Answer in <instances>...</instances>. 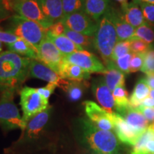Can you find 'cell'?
Masks as SVG:
<instances>
[{
    "instance_id": "obj_8",
    "label": "cell",
    "mask_w": 154,
    "mask_h": 154,
    "mask_svg": "<svg viewBox=\"0 0 154 154\" xmlns=\"http://www.w3.org/2000/svg\"><path fill=\"white\" fill-rule=\"evenodd\" d=\"M61 22L65 27L84 35L94 36L99 26L96 22L85 11H80L63 17Z\"/></svg>"
},
{
    "instance_id": "obj_42",
    "label": "cell",
    "mask_w": 154,
    "mask_h": 154,
    "mask_svg": "<svg viewBox=\"0 0 154 154\" xmlns=\"http://www.w3.org/2000/svg\"><path fill=\"white\" fill-rule=\"evenodd\" d=\"M9 14V11L6 7L5 1L0 0V19H2L8 17Z\"/></svg>"
},
{
    "instance_id": "obj_43",
    "label": "cell",
    "mask_w": 154,
    "mask_h": 154,
    "mask_svg": "<svg viewBox=\"0 0 154 154\" xmlns=\"http://www.w3.org/2000/svg\"><path fill=\"white\" fill-rule=\"evenodd\" d=\"M145 79L149 87L151 88V89H154V73L146 74Z\"/></svg>"
},
{
    "instance_id": "obj_18",
    "label": "cell",
    "mask_w": 154,
    "mask_h": 154,
    "mask_svg": "<svg viewBox=\"0 0 154 154\" xmlns=\"http://www.w3.org/2000/svg\"><path fill=\"white\" fill-rule=\"evenodd\" d=\"M51 110V106H49L46 110L32 117L26 123V128L24 130L26 138H34L38 137L49 121Z\"/></svg>"
},
{
    "instance_id": "obj_21",
    "label": "cell",
    "mask_w": 154,
    "mask_h": 154,
    "mask_svg": "<svg viewBox=\"0 0 154 154\" xmlns=\"http://www.w3.org/2000/svg\"><path fill=\"white\" fill-rule=\"evenodd\" d=\"M42 12L51 22H60L63 18L62 0H36Z\"/></svg>"
},
{
    "instance_id": "obj_15",
    "label": "cell",
    "mask_w": 154,
    "mask_h": 154,
    "mask_svg": "<svg viewBox=\"0 0 154 154\" xmlns=\"http://www.w3.org/2000/svg\"><path fill=\"white\" fill-rule=\"evenodd\" d=\"M92 91L99 104L108 113L114 112L115 102L113 94L110 89L106 84L104 79L98 78L94 80L91 86Z\"/></svg>"
},
{
    "instance_id": "obj_41",
    "label": "cell",
    "mask_w": 154,
    "mask_h": 154,
    "mask_svg": "<svg viewBox=\"0 0 154 154\" xmlns=\"http://www.w3.org/2000/svg\"><path fill=\"white\" fill-rule=\"evenodd\" d=\"M138 111L143 113L149 121H154V107H143L140 106L138 109Z\"/></svg>"
},
{
    "instance_id": "obj_7",
    "label": "cell",
    "mask_w": 154,
    "mask_h": 154,
    "mask_svg": "<svg viewBox=\"0 0 154 154\" xmlns=\"http://www.w3.org/2000/svg\"><path fill=\"white\" fill-rule=\"evenodd\" d=\"M12 8L19 16L38 23L45 29L53 24L42 12L36 0H15Z\"/></svg>"
},
{
    "instance_id": "obj_10",
    "label": "cell",
    "mask_w": 154,
    "mask_h": 154,
    "mask_svg": "<svg viewBox=\"0 0 154 154\" xmlns=\"http://www.w3.org/2000/svg\"><path fill=\"white\" fill-rule=\"evenodd\" d=\"M65 59L91 74H103L106 71V66L99 58L87 50L76 51L65 57Z\"/></svg>"
},
{
    "instance_id": "obj_39",
    "label": "cell",
    "mask_w": 154,
    "mask_h": 154,
    "mask_svg": "<svg viewBox=\"0 0 154 154\" xmlns=\"http://www.w3.org/2000/svg\"><path fill=\"white\" fill-rule=\"evenodd\" d=\"M19 38L18 36L11 33L9 31H3L0 29V42L2 43L10 44L17 42Z\"/></svg>"
},
{
    "instance_id": "obj_17",
    "label": "cell",
    "mask_w": 154,
    "mask_h": 154,
    "mask_svg": "<svg viewBox=\"0 0 154 154\" xmlns=\"http://www.w3.org/2000/svg\"><path fill=\"white\" fill-rule=\"evenodd\" d=\"M121 15L126 22L133 27H138L147 23L144 19L143 12L139 5L136 2H127L121 5Z\"/></svg>"
},
{
    "instance_id": "obj_34",
    "label": "cell",
    "mask_w": 154,
    "mask_h": 154,
    "mask_svg": "<svg viewBox=\"0 0 154 154\" xmlns=\"http://www.w3.org/2000/svg\"><path fill=\"white\" fill-rule=\"evenodd\" d=\"M130 48L133 54H145L151 48V46L140 38H133L130 40Z\"/></svg>"
},
{
    "instance_id": "obj_14",
    "label": "cell",
    "mask_w": 154,
    "mask_h": 154,
    "mask_svg": "<svg viewBox=\"0 0 154 154\" xmlns=\"http://www.w3.org/2000/svg\"><path fill=\"white\" fill-rule=\"evenodd\" d=\"M105 14L113 23L116 31L119 42L131 39L134 36L135 29L124 20L121 11L111 5Z\"/></svg>"
},
{
    "instance_id": "obj_38",
    "label": "cell",
    "mask_w": 154,
    "mask_h": 154,
    "mask_svg": "<svg viewBox=\"0 0 154 154\" xmlns=\"http://www.w3.org/2000/svg\"><path fill=\"white\" fill-rule=\"evenodd\" d=\"M64 25L60 21L54 23L51 26L46 29V32L53 36H61L64 34Z\"/></svg>"
},
{
    "instance_id": "obj_51",
    "label": "cell",
    "mask_w": 154,
    "mask_h": 154,
    "mask_svg": "<svg viewBox=\"0 0 154 154\" xmlns=\"http://www.w3.org/2000/svg\"><path fill=\"white\" fill-rule=\"evenodd\" d=\"M153 154H154V153H153Z\"/></svg>"
},
{
    "instance_id": "obj_4",
    "label": "cell",
    "mask_w": 154,
    "mask_h": 154,
    "mask_svg": "<svg viewBox=\"0 0 154 154\" xmlns=\"http://www.w3.org/2000/svg\"><path fill=\"white\" fill-rule=\"evenodd\" d=\"M94 37V48L106 64L111 61L113 49L119 42L114 26L106 14L100 19L98 29Z\"/></svg>"
},
{
    "instance_id": "obj_27",
    "label": "cell",
    "mask_w": 154,
    "mask_h": 154,
    "mask_svg": "<svg viewBox=\"0 0 154 154\" xmlns=\"http://www.w3.org/2000/svg\"><path fill=\"white\" fill-rule=\"evenodd\" d=\"M9 51H12L19 55L24 56L30 59H37V53L24 40L19 38L17 42L10 44H7Z\"/></svg>"
},
{
    "instance_id": "obj_6",
    "label": "cell",
    "mask_w": 154,
    "mask_h": 154,
    "mask_svg": "<svg viewBox=\"0 0 154 154\" xmlns=\"http://www.w3.org/2000/svg\"><path fill=\"white\" fill-rule=\"evenodd\" d=\"M20 105L23 112V121L26 125L32 117L49 106V101L44 99L36 88L29 86H24L21 90Z\"/></svg>"
},
{
    "instance_id": "obj_25",
    "label": "cell",
    "mask_w": 154,
    "mask_h": 154,
    "mask_svg": "<svg viewBox=\"0 0 154 154\" xmlns=\"http://www.w3.org/2000/svg\"><path fill=\"white\" fill-rule=\"evenodd\" d=\"M88 83L85 82H75L67 80L66 84L62 89L66 92L70 101H77L82 99L84 89L87 87Z\"/></svg>"
},
{
    "instance_id": "obj_5",
    "label": "cell",
    "mask_w": 154,
    "mask_h": 154,
    "mask_svg": "<svg viewBox=\"0 0 154 154\" xmlns=\"http://www.w3.org/2000/svg\"><path fill=\"white\" fill-rule=\"evenodd\" d=\"M15 91L11 89L2 92L0 98V125L4 130L21 128L24 131L26 125L14 102Z\"/></svg>"
},
{
    "instance_id": "obj_26",
    "label": "cell",
    "mask_w": 154,
    "mask_h": 154,
    "mask_svg": "<svg viewBox=\"0 0 154 154\" xmlns=\"http://www.w3.org/2000/svg\"><path fill=\"white\" fill-rule=\"evenodd\" d=\"M64 35H66L69 39L72 40L74 43L79 46L84 50L95 49L94 48V36L84 35V34L78 33L74 31L69 29L66 27L64 29Z\"/></svg>"
},
{
    "instance_id": "obj_48",
    "label": "cell",
    "mask_w": 154,
    "mask_h": 154,
    "mask_svg": "<svg viewBox=\"0 0 154 154\" xmlns=\"http://www.w3.org/2000/svg\"><path fill=\"white\" fill-rule=\"evenodd\" d=\"M145 2L152 4V5H154V0H145Z\"/></svg>"
},
{
    "instance_id": "obj_47",
    "label": "cell",
    "mask_w": 154,
    "mask_h": 154,
    "mask_svg": "<svg viewBox=\"0 0 154 154\" xmlns=\"http://www.w3.org/2000/svg\"><path fill=\"white\" fill-rule=\"evenodd\" d=\"M150 96L152 98V99H154V89H151V91H150Z\"/></svg>"
},
{
    "instance_id": "obj_3",
    "label": "cell",
    "mask_w": 154,
    "mask_h": 154,
    "mask_svg": "<svg viewBox=\"0 0 154 154\" xmlns=\"http://www.w3.org/2000/svg\"><path fill=\"white\" fill-rule=\"evenodd\" d=\"M11 22V28L8 31L27 42L37 53L40 44L46 38L45 29L38 23L18 14L13 16Z\"/></svg>"
},
{
    "instance_id": "obj_12",
    "label": "cell",
    "mask_w": 154,
    "mask_h": 154,
    "mask_svg": "<svg viewBox=\"0 0 154 154\" xmlns=\"http://www.w3.org/2000/svg\"><path fill=\"white\" fill-rule=\"evenodd\" d=\"M29 76L54 84L61 88H63L67 82V80L61 78L57 72L46 63L37 59H32L31 61Z\"/></svg>"
},
{
    "instance_id": "obj_37",
    "label": "cell",
    "mask_w": 154,
    "mask_h": 154,
    "mask_svg": "<svg viewBox=\"0 0 154 154\" xmlns=\"http://www.w3.org/2000/svg\"><path fill=\"white\" fill-rule=\"evenodd\" d=\"M132 57L133 53L130 52L127 54L126 55L123 56V57L119 58L116 61H114L116 66L118 67L124 74H128L130 73L129 66Z\"/></svg>"
},
{
    "instance_id": "obj_45",
    "label": "cell",
    "mask_w": 154,
    "mask_h": 154,
    "mask_svg": "<svg viewBox=\"0 0 154 154\" xmlns=\"http://www.w3.org/2000/svg\"><path fill=\"white\" fill-rule=\"evenodd\" d=\"M4 1H5V5H6V7H7V9H8L9 11L12 10L13 3H14V2L15 1V0H4Z\"/></svg>"
},
{
    "instance_id": "obj_11",
    "label": "cell",
    "mask_w": 154,
    "mask_h": 154,
    "mask_svg": "<svg viewBox=\"0 0 154 154\" xmlns=\"http://www.w3.org/2000/svg\"><path fill=\"white\" fill-rule=\"evenodd\" d=\"M84 105L86 116L94 126L101 130L109 131L114 130V124L111 119V113H108L94 101H86Z\"/></svg>"
},
{
    "instance_id": "obj_35",
    "label": "cell",
    "mask_w": 154,
    "mask_h": 154,
    "mask_svg": "<svg viewBox=\"0 0 154 154\" xmlns=\"http://www.w3.org/2000/svg\"><path fill=\"white\" fill-rule=\"evenodd\" d=\"M139 5L146 22L150 25H154V5L147 2H137Z\"/></svg>"
},
{
    "instance_id": "obj_13",
    "label": "cell",
    "mask_w": 154,
    "mask_h": 154,
    "mask_svg": "<svg viewBox=\"0 0 154 154\" xmlns=\"http://www.w3.org/2000/svg\"><path fill=\"white\" fill-rule=\"evenodd\" d=\"M111 116L114 124V131L119 139L128 145H135L137 143L142 134L133 129L124 119L116 112L111 113Z\"/></svg>"
},
{
    "instance_id": "obj_36",
    "label": "cell",
    "mask_w": 154,
    "mask_h": 154,
    "mask_svg": "<svg viewBox=\"0 0 154 154\" xmlns=\"http://www.w3.org/2000/svg\"><path fill=\"white\" fill-rule=\"evenodd\" d=\"M145 54H133L129 66L130 73H135L140 71L143 65Z\"/></svg>"
},
{
    "instance_id": "obj_1",
    "label": "cell",
    "mask_w": 154,
    "mask_h": 154,
    "mask_svg": "<svg viewBox=\"0 0 154 154\" xmlns=\"http://www.w3.org/2000/svg\"><path fill=\"white\" fill-rule=\"evenodd\" d=\"M31 61L10 51L0 54V91L17 90L29 76Z\"/></svg>"
},
{
    "instance_id": "obj_9",
    "label": "cell",
    "mask_w": 154,
    "mask_h": 154,
    "mask_svg": "<svg viewBox=\"0 0 154 154\" xmlns=\"http://www.w3.org/2000/svg\"><path fill=\"white\" fill-rule=\"evenodd\" d=\"M65 57L51 40L46 37L40 44L37 51V60L49 66L59 74Z\"/></svg>"
},
{
    "instance_id": "obj_46",
    "label": "cell",
    "mask_w": 154,
    "mask_h": 154,
    "mask_svg": "<svg viewBox=\"0 0 154 154\" xmlns=\"http://www.w3.org/2000/svg\"><path fill=\"white\" fill-rule=\"evenodd\" d=\"M116 1L120 3L121 5H124V4H126V3L128 2V0H116Z\"/></svg>"
},
{
    "instance_id": "obj_2",
    "label": "cell",
    "mask_w": 154,
    "mask_h": 154,
    "mask_svg": "<svg viewBox=\"0 0 154 154\" xmlns=\"http://www.w3.org/2000/svg\"><path fill=\"white\" fill-rule=\"evenodd\" d=\"M81 134L88 147L96 154H119L117 136L109 131L99 129L89 119L82 118L79 121Z\"/></svg>"
},
{
    "instance_id": "obj_40",
    "label": "cell",
    "mask_w": 154,
    "mask_h": 154,
    "mask_svg": "<svg viewBox=\"0 0 154 154\" xmlns=\"http://www.w3.org/2000/svg\"><path fill=\"white\" fill-rule=\"evenodd\" d=\"M57 87V86L55 85V84L49 83L46 86L36 88V89H37V91L44 99H46L47 101H49L50 96H51V94L54 93L55 88Z\"/></svg>"
},
{
    "instance_id": "obj_30",
    "label": "cell",
    "mask_w": 154,
    "mask_h": 154,
    "mask_svg": "<svg viewBox=\"0 0 154 154\" xmlns=\"http://www.w3.org/2000/svg\"><path fill=\"white\" fill-rule=\"evenodd\" d=\"M86 0H62L63 17L80 11H85Z\"/></svg>"
},
{
    "instance_id": "obj_50",
    "label": "cell",
    "mask_w": 154,
    "mask_h": 154,
    "mask_svg": "<svg viewBox=\"0 0 154 154\" xmlns=\"http://www.w3.org/2000/svg\"><path fill=\"white\" fill-rule=\"evenodd\" d=\"M2 42H0V52L2 51Z\"/></svg>"
},
{
    "instance_id": "obj_28",
    "label": "cell",
    "mask_w": 154,
    "mask_h": 154,
    "mask_svg": "<svg viewBox=\"0 0 154 154\" xmlns=\"http://www.w3.org/2000/svg\"><path fill=\"white\" fill-rule=\"evenodd\" d=\"M115 102V109L117 112L129 106L128 93L125 86H119L112 91Z\"/></svg>"
},
{
    "instance_id": "obj_33",
    "label": "cell",
    "mask_w": 154,
    "mask_h": 154,
    "mask_svg": "<svg viewBox=\"0 0 154 154\" xmlns=\"http://www.w3.org/2000/svg\"><path fill=\"white\" fill-rule=\"evenodd\" d=\"M140 71L146 74L154 73V47H151L145 54L143 65Z\"/></svg>"
},
{
    "instance_id": "obj_31",
    "label": "cell",
    "mask_w": 154,
    "mask_h": 154,
    "mask_svg": "<svg viewBox=\"0 0 154 154\" xmlns=\"http://www.w3.org/2000/svg\"><path fill=\"white\" fill-rule=\"evenodd\" d=\"M152 138H154V131L149 127L135 144L130 154H146V144Z\"/></svg>"
},
{
    "instance_id": "obj_49",
    "label": "cell",
    "mask_w": 154,
    "mask_h": 154,
    "mask_svg": "<svg viewBox=\"0 0 154 154\" xmlns=\"http://www.w3.org/2000/svg\"><path fill=\"white\" fill-rule=\"evenodd\" d=\"M149 127H150V128H151V129L153 130V131H154V121H153V124H152L151 125V126H149Z\"/></svg>"
},
{
    "instance_id": "obj_32",
    "label": "cell",
    "mask_w": 154,
    "mask_h": 154,
    "mask_svg": "<svg viewBox=\"0 0 154 154\" xmlns=\"http://www.w3.org/2000/svg\"><path fill=\"white\" fill-rule=\"evenodd\" d=\"M131 52L130 48V40L118 42L113 49L111 60L113 61H116L119 58Z\"/></svg>"
},
{
    "instance_id": "obj_19",
    "label": "cell",
    "mask_w": 154,
    "mask_h": 154,
    "mask_svg": "<svg viewBox=\"0 0 154 154\" xmlns=\"http://www.w3.org/2000/svg\"><path fill=\"white\" fill-rule=\"evenodd\" d=\"M59 75L63 79L75 82H85L91 77L89 73L74 63L69 62L65 59V58Z\"/></svg>"
},
{
    "instance_id": "obj_20",
    "label": "cell",
    "mask_w": 154,
    "mask_h": 154,
    "mask_svg": "<svg viewBox=\"0 0 154 154\" xmlns=\"http://www.w3.org/2000/svg\"><path fill=\"white\" fill-rule=\"evenodd\" d=\"M106 71L103 73V79L108 87L113 91L116 87L125 86V75L111 60L106 63Z\"/></svg>"
},
{
    "instance_id": "obj_23",
    "label": "cell",
    "mask_w": 154,
    "mask_h": 154,
    "mask_svg": "<svg viewBox=\"0 0 154 154\" xmlns=\"http://www.w3.org/2000/svg\"><path fill=\"white\" fill-rule=\"evenodd\" d=\"M150 87L147 84L145 77H140L134 86V91L129 98V106L138 109L142 102L150 94Z\"/></svg>"
},
{
    "instance_id": "obj_24",
    "label": "cell",
    "mask_w": 154,
    "mask_h": 154,
    "mask_svg": "<svg viewBox=\"0 0 154 154\" xmlns=\"http://www.w3.org/2000/svg\"><path fill=\"white\" fill-rule=\"evenodd\" d=\"M46 37L53 42L54 44L58 48V49L63 54L64 57L76 51L84 50L79 46L76 45L72 40L69 39L66 35L63 34L61 36H53L46 32Z\"/></svg>"
},
{
    "instance_id": "obj_44",
    "label": "cell",
    "mask_w": 154,
    "mask_h": 154,
    "mask_svg": "<svg viewBox=\"0 0 154 154\" xmlns=\"http://www.w3.org/2000/svg\"><path fill=\"white\" fill-rule=\"evenodd\" d=\"M140 106L143 107H154V99L151 97H147L143 100ZM139 106V107H140Z\"/></svg>"
},
{
    "instance_id": "obj_16",
    "label": "cell",
    "mask_w": 154,
    "mask_h": 154,
    "mask_svg": "<svg viewBox=\"0 0 154 154\" xmlns=\"http://www.w3.org/2000/svg\"><path fill=\"white\" fill-rule=\"evenodd\" d=\"M116 113L121 115L127 124L138 134H143L149 127V121L146 119L143 113L130 106Z\"/></svg>"
},
{
    "instance_id": "obj_29",
    "label": "cell",
    "mask_w": 154,
    "mask_h": 154,
    "mask_svg": "<svg viewBox=\"0 0 154 154\" xmlns=\"http://www.w3.org/2000/svg\"><path fill=\"white\" fill-rule=\"evenodd\" d=\"M133 38H140L151 45L154 42V30L151 25L145 23L135 29Z\"/></svg>"
},
{
    "instance_id": "obj_22",
    "label": "cell",
    "mask_w": 154,
    "mask_h": 154,
    "mask_svg": "<svg viewBox=\"0 0 154 154\" xmlns=\"http://www.w3.org/2000/svg\"><path fill=\"white\" fill-rule=\"evenodd\" d=\"M110 0H86L85 12L99 22L110 7Z\"/></svg>"
}]
</instances>
